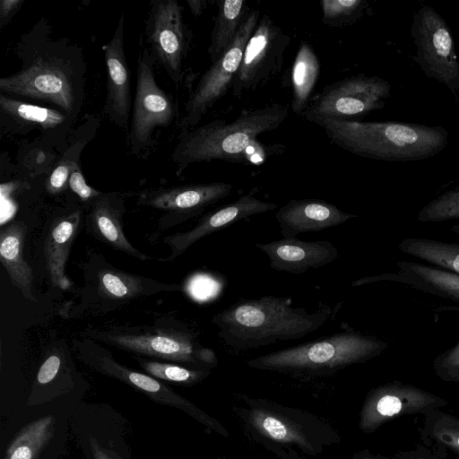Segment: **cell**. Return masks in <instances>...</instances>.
<instances>
[{
    "label": "cell",
    "mask_w": 459,
    "mask_h": 459,
    "mask_svg": "<svg viewBox=\"0 0 459 459\" xmlns=\"http://www.w3.org/2000/svg\"><path fill=\"white\" fill-rule=\"evenodd\" d=\"M276 208V204L260 200L252 193L244 195L237 200L207 213L191 230L167 237L164 241L169 246L172 252L163 261L174 260L193 244L210 234L230 227L241 220L265 213Z\"/></svg>",
    "instance_id": "obj_19"
},
{
    "label": "cell",
    "mask_w": 459,
    "mask_h": 459,
    "mask_svg": "<svg viewBox=\"0 0 459 459\" xmlns=\"http://www.w3.org/2000/svg\"><path fill=\"white\" fill-rule=\"evenodd\" d=\"M288 114V105L272 103L243 109L231 122L217 119L182 130L171 154L177 172L181 173L194 163L212 160L263 163L270 156L284 152V146H264L257 137L280 127Z\"/></svg>",
    "instance_id": "obj_2"
},
{
    "label": "cell",
    "mask_w": 459,
    "mask_h": 459,
    "mask_svg": "<svg viewBox=\"0 0 459 459\" xmlns=\"http://www.w3.org/2000/svg\"><path fill=\"white\" fill-rule=\"evenodd\" d=\"M290 40L291 36L268 14H262L234 77L233 96L241 99L245 93L263 87L276 76L281 70Z\"/></svg>",
    "instance_id": "obj_13"
},
{
    "label": "cell",
    "mask_w": 459,
    "mask_h": 459,
    "mask_svg": "<svg viewBox=\"0 0 459 459\" xmlns=\"http://www.w3.org/2000/svg\"><path fill=\"white\" fill-rule=\"evenodd\" d=\"M24 2L25 0L0 1V30H3L11 22Z\"/></svg>",
    "instance_id": "obj_40"
},
{
    "label": "cell",
    "mask_w": 459,
    "mask_h": 459,
    "mask_svg": "<svg viewBox=\"0 0 459 459\" xmlns=\"http://www.w3.org/2000/svg\"><path fill=\"white\" fill-rule=\"evenodd\" d=\"M259 10H251L238 30L231 46L206 70L190 93L178 126L193 128L231 88L239 68L245 48L261 17Z\"/></svg>",
    "instance_id": "obj_10"
},
{
    "label": "cell",
    "mask_w": 459,
    "mask_h": 459,
    "mask_svg": "<svg viewBox=\"0 0 459 459\" xmlns=\"http://www.w3.org/2000/svg\"><path fill=\"white\" fill-rule=\"evenodd\" d=\"M141 368L148 375L167 382L183 385H193L204 380L212 372L210 369L191 368L176 363H168L137 358Z\"/></svg>",
    "instance_id": "obj_33"
},
{
    "label": "cell",
    "mask_w": 459,
    "mask_h": 459,
    "mask_svg": "<svg viewBox=\"0 0 459 459\" xmlns=\"http://www.w3.org/2000/svg\"><path fill=\"white\" fill-rule=\"evenodd\" d=\"M391 95L388 81L377 75L357 74L326 85L312 96L303 117L354 120L362 118L385 105Z\"/></svg>",
    "instance_id": "obj_8"
},
{
    "label": "cell",
    "mask_w": 459,
    "mask_h": 459,
    "mask_svg": "<svg viewBox=\"0 0 459 459\" xmlns=\"http://www.w3.org/2000/svg\"><path fill=\"white\" fill-rule=\"evenodd\" d=\"M433 368L437 377L443 381L455 382L459 376V340L453 347L435 358Z\"/></svg>",
    "instance_id": "obj_38"
},
{
    "label": "cell",
    "mask_w": 459,
    "mask_h": 459,
    "mask_svg": "<svg viewBox=\"0 0 459 459\" xmlns=\"http://www.w3.org/2000/svg\"><path fill=\"white\" fill-rule=\"evenodd\" d=\"M77 437L86 459H130V453L126 444L121 437L111 438L106 434L95 430H80L77 429Z\"/></svg>",
    "instance_id": "obj_32"
},
{
    "label": "cell",
    "mask_w": 459,
    "mask_h": 459,
    "mask_svg": "<svg viewBox=\"0 0 459 459\" xmlns=\"http://www.w3.org/2000/svg\"><path fill=\"white\" fill-rule=\"evenodd\" d=\"M155 64L148 48L140 52L128 134V144L133 154H138L148 148L152 144L155 130L169 126L178 114L172 96L164 91L156 82Z\"/></svg>",
    "instance_id": "obj_12"
},
{
    "label": "cell",
    "mask_w": 459,
    "mask_h": 459,
    "mask_svg": "<svg viewBox=\"0 0 459 459\" xmlns=\"http://www.w3.org/2000/svg\"><path fill=\"white\" fill-rule=\"evenodd\" d=\"M216 459H225V458H221V457H220V458H216Z\"/></svg>",
    "instance_id": "obj_44"
},
{
    "label": "cell",
    "mask_w": 459,
    "mask_h": 459,
    "mask_svg": "<svg viewBox=\"0 0 459 459\" xmlns=\"http://www.w3.org/2000/svg\"><path fill=\"white\" fill-rule=\"evenodd\" d=\"M183 11V6L176 0L152 1L145 24L149 51L177 89L184 81L185 63L192 40Z\"/></svg>",
    "instance_id": "obj_11"
},
{
    "label": "cell",
    "mask_w": 459,
    "mask_h": 459,
    "mask_svg": "<svg viewBox=\"0 0 459 459\" xmlns=\"http://www.w3.org/2000/svg\"><path fill=\"white\" fill-rule=\"evenodd\" d=\"M68 186L82 201L95 200L102 195V193L86 183L81 166L76 167L71 173L68 179Z\"/></svg>",
    "instance_id": "obj_39"
},
{
    "label": "cell",
    "mask_w": 459,
    "mask_h": 459,
    "mask_svg": "<svg viewBox=\"0 0 459 459\" xmlns=\"http://www.w3.org/2000/svg\"><path fill=\"white\" fill-rule=\"evenodd\" d=\"M233 411L246 435L280 459L315 457L341 441L329 423L300 409L240 395Z\"/></svg>",
    "instance_id": "obj_4"
},
{
    "label": "cell",
    "mask_w": 459,
    "mask_h": 459,
    "mask_svg": "<svg viewBox=\"0 0 459 459\" xmlns=\"http://www.w3.org/2000/svg\"><path fill=\"white\" fill-rule=\"evenodd\" d=\"M333 310L321 305L315 311L293 307L283 297L242 299L215 314L212 322L230 347L250 350L303 338L325 325Z\"/></svg>",
    "instance_id": "obj_3"
},
{
    "label": "cell",
    "mask_w": 459,
    "mask_h": 459,
    "mask_svg": "<svg viewBox=\"0 0 459 459\" xmlns=\"http://www.w3.org/2000/svg\"><path fill=\"white\" fill-rule=\"evenodd\" d=\"M21 68L0 78V91L51 104L74 121L85 95L86 62L82 48L65 37H56L45 17L39 19L15 44Z\"/></svg>",
    "instance_id": "obj_1"
},
{
    "label": "cell",
    "mask_w": 459,
    "mask_h": 459,
    "mask_svg": "<svg viewBox=\"0 0 459 459\" xmlns=\"http://www.w3.org/2000/svg\"><path fill=\"white\" fill-rule=\"evenodd\" d=\"M451 230L459 237V224L453 225ZM398 248L429 265L459 274V242L408 238L398 244Z\"/></svg>",
    "instance_id": "obj_30"
},
{
    "label": "cell",
    "mask_w": 459,
    "mask_h": 459,
    "mask_svg": "<svg viewBox=\"0 0 459 459\" xmlns=\"http://www.w3.org/2000/svg\"><path fill=\"white\" fill-rule=\"evenodd\" d=\"M82 351V358L98 372L117 378L142 394L152 401L178 409L188 416L223 437H229L227 429L216 419L204 412L195 403L181 396L159 379L133 370L117 362L112 356L100 349Z\"/></svg>",
    "instance_id": "obj_14"
},
{
    "label": "cell",
    "mask_w": 459,
    "mask_h": 459,
    "mask_svg": "<svg viewBox=\"0 0 459 459\" xmlns=\"http://www.w3.org/2000/svg\"><path fill=\"white\" fill-rule=\"evenodd\" d=\"M330 141L354 155L382 161H415L431 158L448 143L441 126L409 122H361L316 118Z\"/></svg>",
    "instance_id": "obj_5"
},
{
    "label": "cell",
    "mask_w": 459,
    "mask_h": 459,
    "mask_svg": "<svg viewBox=\"0 0 459 459\" xmlns=\"http://www.w3.org/2000/svg\"><path fill=\"white\" fill-rule=\"evenodd\" d=\"M100 124L99 118L90 114L74 132L66 149L60 155L47 178L46 189L49 194H59L68 186L69 177L73 170L80 166L81 154L94 138Z\"/></svg>",
    "instance_id": "obj_26"
},
{
    "label": "cell",
    "mask_w": 459,
    "mask_h": 459,
    "mask_svg": "<svg viewBox=\"0 0 459 459\" xmlns=\"http://www.w3.org/2000/svg\"><path fill=\"white\" fill-rule=\"evenodd\" d=\"M352 459H390L379 455H373L368 451H360L359 453H356Z\"/></svg>",
    "instance_id": "obj_42"
},
{
    "label": "cell",
    "mask_w": 459,
    "mask_h": 459,
    "mask_svg": "<svg viewBox=\"0 0 459 459\" xmlns=\"http://www.w3.org/2000/svg\"><path fill=\"white\" fill-rule=\"evenodd\" d=\"M429 433L432 439L459 454V418L436 413Z\"/></svg>",
    "instance_id": "obj_36"
},
{
    "label": "cell",
    "mask_w": 459,
    "mask_h": 459,
    "mask_svg": "<svg viewBox=\"0 0 459 459\" xmlns=\"http://www.w3.org/2000/svg\"><path fill=\"white\" fill-rule=\"evenodd\" d=\"M411 35L414 61L429 79L446 86L459 101V57L446 20L430 5H421L413 14Z\"/></svg>",
    "instance_id": "obj_7"
},
{
    "label": "cell",
    "mask_w": 459,
    "mask_h": 459,
    "mask_svg": "<svg viewBox=\"0 0 459 459\" xmlns=\"http://www.w3.org/2000/svg\"><path fill=\"white\" fill-rule=\"evenodd\" d=\"M250 11L248 3L245 0L217 2L214 24L208 47V55L212 63L231 46Z\"/></svg>",
    "instance_id": "obj_29"
},
{
    "label": "cell",
    "mask_w": 459,
    "mask_h": 459,
    "mask_svg": "<svg viewBox=\"0 0 459 459\" xmlns=\"http://www.w3.org/2000/svg\"><path fill=\"white\" fill-rule=\"evenodd\" d=\"M54 415L40 417L22 427L6 448L3 459H38L56 432Z\"/></svg>",
    "instance_id": "obj_31"
},
{
    "label": "cell",
    "mask_w": 459,
    "mask_h": 459,
    "mask_svg": "<svg viewBox=\"0 0 459 459\" xmlns=\"http://www.w3.org/2000/svg\"><path fill=\"white\" fill-rule=\"evenodd\" d=\"M320 61L307 41H301L291 68L292 101L290 108L297 116L307 109L320 75Z\"/></svg>",
    "instance_id": "obj_28"
},
{
    "label": "cell",
    "mask_w": 459,
    "mask_h": 459,
    "mask_svg": "<svg viewBox=\"0 0 459 459\" xmlns=\"http://www.w3.org/2000/svg\"><path fill=\"white\" fill-rule=\"evenodd\" d=\"M387 348L383 340L346 328L329 336L285 348L247 361L254 369L293 377L325 376L364 363Z\"/></svg>",
    "instance_id": "obj_6"
},
{
    "label": "cell",
    "mask_w": 459,
    "mask_h": 459,
    "mask_svg": "<svg viewBox=\"0 0 459 459\" xmlns=\"http://www.w3.org/2000/svg\"><path fill=\"white\" fill-rule=\"evenodd\" d=\"M455 382L459 383V376L456 377Z\"/></svg>",
    "instance_id": "obj_43"
},
{
    "label": "cell",
    "mask_w": 459,
    "mask_h": 459,
    "mask_svg": "<svg viewBox=\"0 0 459 459\" xmlns=\"http://www.w3.org/2000/svg\"><path fill=\"white\" fill-rule=\"evenodd\" d=\"M97 334L101 340L132 353L165 359L191 368L212 370L219 364L214 351L204 346L195 333L185 329Z\"/></svg>",
    "instance_id": "obj_9"
},
{
    "label": "cell",
    "mask_w": 459,
    "mask_h": 459,
    "mask_svg": "<svg viewBox=\"0 0 459 459\" xmlns=\"http://www.w3.org/2000/svg\"><path fill=\"white\" fill-rule=\"evenodd\" d=\"M357 218L336 205L318 199H292L275 213L283 238H295L302 233L321 231Z\"/></svg>",
    "instance_id": "obj_21"
},
{
    "label": "cell",
    "mask_w": 459,
    "mask_h": 459,
    "mask_svg": "<svg viewBox=\"0 0 459 459\" xmlns=\"http://www.w3.org/2000/svg\"><path fill=\"white\" fill-rule=\"evenodd\" d=\"M320 4L323 23L334 28L358 22L368 8L366 0H322Z\"/></svg>",
    "instance_id": "obj_34"
},
{
    "label": "cell",
    "mask_w": 459,
    "mask_h": 459,
    "mask_svg": "<svg viewBox=\"0 0 459 459\" xmlns=\"http://www.w3.org/2000/svg\"><path fill=\"white\" fill-rule=\"evenodd\" d=\"M74 120L56 108H46L0 93V129L2 134H25L40 132L45 145L63 153L68 145L67 134Z\"/></svg>",
    "instance_id": "obj_16"
},
{
    "label": "cell",
    "mask_w": 459,
    "mask_h": 459,
    "mask_svg": "<svg viewBox=\"0 0 459 459\" xmlns=\"http://www.w3.org/2000/svg\"><path fill=\"white\" fill-rule=\"evenodd\" d=\"M121 216L122 202L118 196L102 194L94 200L89 216L93 233L116 249L140 260L149 259V256L135 249L126 238Z\"/></svg>",
    "instance_id": "obj_23"
},
{
    "label": "cell",
    "mask_w": 459,
    "mask_h": 459,
    "mask_svg": "<svg viewBox=\"0 0 459 459\" xmlns=\"http://www.w3.org/2000/svg\"><path fill=\"white\" fill-rule=\"evenodd\" d=\"M125 14L121 13L111 39L102 46L107 67L104 111L122 130L128 128L131 110V78L124 48Z\"/></svg>",
    "instance_id": "obj_18"
},
{
    "label": "cell",
    "mask_w": 459,
    "mask_h": 459,
    "mask_svg": "<svg viewBox=\"0 0 459 459\" xmlns=\"http://www.w3.org/2000/svg\"><path fill=\"white\" fill-rule=\"evenodd\" d=\"M26 226L17 221L5 227L0 233V259L12 283L17 287L25 299L36 302L32 294V270L23 258V244Z\"/></svg>",
    "instance_id": "obj_24"
},
{
    "label": "cell",
    "mask_w": 459,
    "mask_h": 459,
    "mask_svg": "<svg viewBox=\"0 0 459 459\" xmlns=\"http://www.w3.org/2000/svg\"><path fill=\"white\" fill-rule=\"evenodd\" d=\"M96 281L100 296L108 299H129L159 291H174L180 289L178 284H162L117 269L100 270Z\"/></svg>",
    "instance_id": "obj_27"
},
{
    "label": "cell",
    "mask_w": 459,
    "mask_h": 459,
    "mask_svg": "<svg viewBox=\"0 0 459 459\" xmlns=\"http://www.w3.org/2000/svg\"><path fill=\"white\" fill-rule=\"evenodd\" d=\"M233 186L226 182L192 184L143 192L139 204L169 211L179 222L201 214L206 208L229 196Z\"/></svg>",
    "instance_id": "obj_17"
},
{
    "label": "cell",
    "mask_w": 459,
    "mask_h": 459,
    "mask_svg": "<svg viewBox=\"0 0 459 459\" xmlns=\"http://www.w3.org/2000/svg\"><path fill=\"white\" fill-rule=\"evenodd\" d=\"M457 219H459V185L429 202L417 215V221L420 222H442Z\"/></svg>",
    "instance_id": "obj_35"
},
{
    "label": "cell",
    "mask_w": 459,
    "mask_h": 459,
    "mask_svg": "<svg viewBox=\"0 0 459 459\" xmlns=\"http://www.w3.org/2000/svg\"><path fill=\"white\" fill-rule=\"evenodd\" d=\"M55 159L56 153L52 148L40 142L25 152L21 159V164L33 175H38L46 169H53L52 162Z\"/></svg>",
    "instance_id": "obj_37"
},
{
    "label": "cell",
    "mask_w": 459,
    "mask_h": 459,
    "mask_svg": "<svg viewBox=\"0 0 459 459\" xmlns=\"http://www.w3.org/2000/svg\"><path fill=\"white\" fill-rule=\"evenodd\" d=\"M80 211L58 221L49 231L44 254L51 283L62 290L71 286L65 273V263L80 222Z\"/></svg>",
    "instance_id": "obj_25"
},
{
    "label": "cell",
    "mask_w": 459,
    "mask_h": 459,
    "mask_svg": "<svg viewBox=\"0 0 459 459\" xmlns=\"http://www.w3.org/2000/svg\"><path fill=\"white\" fill-rule=\"evenodd\" d=\"M207 0H187L186 4L195 17H199L207 8Z\"/></svg>",
    "instance_id": "obj_41"
},
{
    "label": "cell",
    "mask_w": 459,
    "mask_h": 459,
    "mask_svg": "<svg viewBox=\"0 0 459 459\" xmlns=\"http://www.w3.org/2000/svg\"><path fill=\"white\" fill-rule=\"evenodd\" d=\"M441 397L399 381L372 388L367 394L359 415V429L372 433L394 418L427 413L443 407Z\"/></svg>",
    "instance_id": "obj_15"
},
{
    "label": "cell",
    "mask_w": 459,
    "mask_h": 459,
    "mask_svg": "<svg viewBox=\"0 0 459 459\" xmlns=\"http://www.w3.org/2000/svg\"><path fill=\"white\" fill-rule=\"evenodd\" d=\"M397 271L364 277L352 283L361 285L382 281L398 282L417 290L459 304V274L411 261L396 263Z\"/></svg>",
    "instance_id": "obj_22"
},
{
    "label": "cell",
    "mask_w": 459,
    "mask_h": 459,
    "mask_svg": "<svg viewBox=\"0 0 459 459\" xmlns=\"http://www.w3.org/2000/svg\"><path fill=\"white\" fill-rule=\"evenodd\" d=\"M255 246L265 254L272 269L293 274L319 269L339 255L335 246L328 240L305 241L283 238L269 243H255Z\"/></svg>",
    "instance_id": "obj_20"
}]
</instances>
